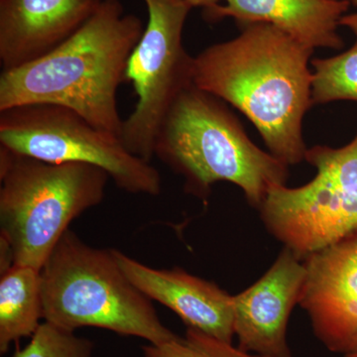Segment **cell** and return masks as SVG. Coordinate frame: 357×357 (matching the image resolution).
Segmentation results:
<instances>
[{"label": "cell", "instance_id": "cell-1", "mask_svg": "<svg viewBox=\"0 0 357 357\" xmlns=\"http://www.w3.org/2000/svg\"><path fill=\"white\" fill-rule=\"evenodd\" d=\"M312 49L268 23H249L237 38L192 60V86L234 105L286 165L305 160L302 121L312 105Z\"/></svg>", "mask_w": 357, "mask_h": 357}, {"label": "cell", "instance_id": "cell-2", "mask_svg": "<svg viewBox=\"0 0 357 357\" xmlns=\"http://www.w3.org/2000/svg\"><path fill=\"white\" fill-rule=\"evenodd\" d=\"M142 20L121 0H102L95 13L53 50L2 70L0 112L34 103L62 105L96 128L121 136L117 91L142 36Z\"/></svg>", "mask_w": 357, "mask_h": 357}, {"label": "cell", "instance_id": "cell-3", "mask_svg": "<svg viewBox=\"0 0 357 357\" xmlns=\"http://www.w3.org/2000/svg\"><path fill=\"white\" fill-rule=\"evenodd\" d=\"M154 156L185 178V192L202 199L225 181L238 185L259 208L270 190L287 180L288 166L253 144L218 98L192 84L169 110Z\"/></svg>", "mask_w": 357, "mask_h": 357}, {"label": "cell", "instance_id": "cell-4", "mask_svg": "<svg viewBox=\"0 0 357 357\" xmlns=\"http://www.w3.org/2000/svg\"><path fill=\"white\" fill-rule=\"evenodd\" d=\"M41 275L43 319L66 330L98 328L162 345L178 337L122 271L114 249L89 246L70 229Z\"/></svg>", "mask_w": 357, "mask_h": 357}, {"label": "cell", "instance_id": "cell-5", "mask_svg": "<svg viewBox=\"0 0 357 357\" xmlns=\"http://www.w3.org/2000/svg\"><path fill=\"white\" fill-rule=\"evenodd\" d=\"M109 173L52 163L0 146V238L14 266L41 270L73 220L102 203Z\"/></svg>", "mask_w": 357, "mask_h": 357}, {"label": "cell", "instance_id": "cell-6", "mask_svg": "<svg viewBox=\"0 0 357 357\" xmlns=\"http://www.w3.org/2000/svg\"><path fill=\"white\" fill-rule=\"evenodd\" d=\"M305 160L316 177L276 185L258 208L268 231L301 260L357 231V134L342 148L307 149Z\"/></svg>", "mask_w": 357, "mask_h": 357}, {"label": "cell", "instance_id": "cell-7", "mask_svg": "<svg viewBox=\"0 0 357 357\" xmlns=\"http://www.w3.org/2000/svg\"><path fill=\"white\" fill-rule=\"evenodd\" d=\"M0 146L52 163L100 167L122 191L157 196L161 177L121 138L62 105L34 103L0 112Z\"/></svg>", "mask_w": 357, "mask_h": 357}, {"label": "cell", "instance_id": "cell-8", "mask_svg": "<svg viewBox=\"0 0 357 357\" xmlns=\"http://www.w3.org/2000/svg\"><path fill=\"white\" fill-rule=\"evenodd\" d=\"M148 23L129 58L126 81L137 96L135 109L122 122L119 138L130 153L150 162L162 124L176 98L192 86L194 58L182 43L192 8L188 0H144Z\"/></svg>", "mask_w": 357, "mask_h": 357}, {"label": "cell", "instance_id": "cell-9", "mask_svg": "<svg viewBox=\"0 0 357 357\" xmlns=\"http://www.w3.org/2000/svg\"><path fill=\"white\" fill-rule=\"evenodd\" d=\"M303 261L299 305L319 342L344 356L357 349V231Z\"/></svg>", "mask_w": 357, "mask_h": 357}, {"label": "cell", "instance_id": "cell-10", "mask_svg": "<svg viewBox=\"0 0 357 357\" xmlns=\"http://www.w3.org/2000/svg\"><path fill=\"white\" fill-rule=\"evenodd\" d=\"M305 278L304 261L284 248L259 280L234 296V331L239 349L266 357H293L288 321L299 304Z\"/></svg>", "mask_w": 357, "mask_h": 357}, {"label": "cell", "instance_id": "cell-11", "mask_svg": "<svg viewBox=\"0 0 357 357\" xmlns=\"http://www.w3.org/2000/svg\"><path fill=\"white\" fill-rule=\"evenodd\" d=\"M122 271L150 300L180 317L187 328L232 344L234 296L181 268L155 269L114 249Z\"/></svg>", "mask_w": 357, "mask_h": 357}, {"label": "cell", "instance_id": "cell-12", "mask_svg": "<svg viewBox=\"0 0 357 357\" xmlns=\"http://www.w3.org/2000/svg\"><path fill=\"white\" fill-rule=\"evenodd\" d=\"M102 0H0V62L13 70L76 32Z\"/></svg>", "mask_w": 357, "mask_h": 357}, {"label": "cell", "instance_id": "cell-13", "mask_svg": "<svg viewBox=\"0 0 357 357\" xmlns=\"http://www.w3.org/2000/svg\"><path fill=\"white\" fill-rule=\"evenodd\" d=\"M347 0H225L204 9V17L218 21L231 17L243 23H268L312 49H340V21L349 10Z\"/></svg>", "mask_w": 357, "mask_h": 357}, {"label": "cell", "instance_id": "cell-14", "mask_svg": "<svg viewBox=\"0 0 357 357\" xmlns=\"http://www.w3.org/2000/svg\"><path fill=\"white\" fill-rule=\"evenodd\" d=\"M43 319L41 275L30 266H13L0 277V354L31 337Z\"/></svg>", "mask_w": 357, "mask_h": 357}, {"label": "cell", "instance_id": "cell-15", "mask_svg": "<svg viewBox=\"0 0 357 357\" xmlns=\"http://www.w3.org/2000/svg\"><path fill=\"white\" fill-rule=\"evenodd\" d=\"M312 103L349 100L357 102V41L337 57L312 62Z\"/></svg>", "mask_w": 357, "mask_h": 357}, {"label": "cell", "instance_id": "cell-16", "mask_svg": "<svg viewBox=\"0 0 357 357\" xmlns=\"http://www.w3.org/2000/svg\"><path fill=\"white\" fill-rule=\"evenodd\" d=\"M13 357H95V344L76 332L44 321Z\"/></svg>", "mask_w": 357, "mask_h": 357}, {"label": "cell", "instance_id": "cell-17", "mask_svg": "<svg viewBox=\"0 0 357 357\" xmlns=\"http://www.w3.org/2000/svg\"><path fill=\"white\" fill-rule=\"evenodd\" d=\"M144 357H266L244 351L194 328H187L184 337L162 345L148 344L142 347Z\"/></svg>", "mask_w": 357, "mask_h": 357}, {"label": "cell", "instance_id": "cell-18", "mask_svg": "<svg viewBox=\"0 0 357 357\" xmlns=\"http://www.w3.org/2000/svg\"><path fill=\"white\" fill-rule=\"evenodd\" d=\"M340 25L345 26V27L351 29L354 34L356 35L357 39V13L349 14V15H344L340 20Z\"/></svg>", "mask_w": 357, "mask_h": 357}, {"label": "cell", "instance_id": "cell-19", "mask_svg": "<svg viewBox=\"0 0 357 357\" xmlns=\"http://www.w3.org/2000/svg\"><path fill=\"white\" fill-rule=\"evenodd\" d=\"M220 0H188L192 7H204V9L218 6Z\"/></svg>", "mask_w": 357, "mask_h": 357}, {"label": "cell", "instance_id": "cell-20", "mask_svg": "<svg viewBox=\"0 0 357 357\" xmlns=\"http://www.w3.org/2000/svg\"><path fill=\"white\" fill-rule=\"evenodd\" d=\"M344 357H357V349H354V351L349 352V354H345Z\"/></svg>", "mask_w": 357, "mask_h": 357}, {"label": "cell", "instance_id": "cell-21", "mask_svg": "<svg viewBox=\"0 0 357 357\" xmlns=\"http://www.w3.org/2000/svg\"><path fill=\"white\" fill-rule=\"evenodd\" d=\"M347 1L351 2V3L354 4V6H357V0H347Z\"/></svg>", "mask_w": 357, "mask_h": 357}]
</instances>
